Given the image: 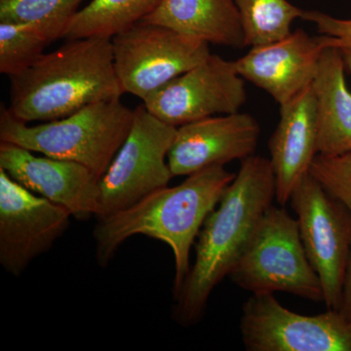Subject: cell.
I'll return each instance as SVG.
<instances>
[{
	"label": "cell",
	"mask_w": 351,
	"mask_h": 351,
	"mask_svg": "<svg viewBox=\"0 0 351 351\" xmlns=\"http://www.w3.org/2000/svg\"><path fill=\"white\" fill-rule=\"evenodd\" d=\"M346 68L339 48L327 46L323 49L313 83L318 154L351 152V92L346 85Z\"/></svg>",
	"instance_id": "obj_16"
},
{
	"label": "cell",
	"mask_w": 351,
	"mask_h": 351,
	"mask_svg": "<svg viewBox=\"0 0 351 351\" xmlns=\"http://www.w3.org/2000/svg\"><path fill=\"white\" fill-rule=\"evenodd\" d=\"M0 169L34 195L66 208L80 221L101 216L100 179L82 164L36 156L25 147L1 142Z\"/></svg>",
	"instance_id": "obj_12"
},
{
	"label": "cell",
	"mask_w": 351,
	"mask_h": 351,
	"mask_svg": "<svg viewBox=\"0 0 351 351\" xmlns=\"http://www.w3.org/2000/svg\"><path fill=\"white\" fill-rule=\"evenodd\" d=\"M228 277L252 294L282 292L324 301L322 283L307 258L297 219L284 206L272 205L267 210Z\"/></svg>",
	"instance_id": "obj_5"
},
{
	"label": "cell",
	"mask_w": 351,
	"mask_h": 351,
	"mask_svg": "<svg viewBox=\"0 0 351 351\" xmlns=\"http://www.w3.org/2000/svg\"><path fill=\"white\" fill-rule=\"evenodd\" d=\"M51 44L47 36L34 25L0 22V73L18 75L43 56Z\"/></svg>",
	"instance_id": "obj_21"
},
{
	"label": "cell",
	"mask_w": 351,
	"mask_h": 351,
	"mask_svg": "<svg viewBox=\"0 0 351 351\" xmlns=\"http://www.w3.org/2000/svg\"><path fill=\"white\" fill-rule=\"evenodd\" d=\"M246 101L245 80L234 61L211 54L147 97L143 105L157 119L179 127L239 112Z\"/></svg>",
	"instance_id": "obj_10"
},
{
	"label": "cell",
	"mask_w": 351,
	"mask_h": 351,
	"mask_svg": "<svg viewBox=\"0 0 351 351\" xmlns=\"http://www.w3.org/2000/svg\"><path fill=\"white\" fill-rule=\"evenodd\" d=\"M274 198L276 176L269 159L255 154L243 159L198 234L195 263L174 297L178 324L191 326L201 319L212 291L230 276Z\"/></svg>",
	"instance_id": "obj_1"
},
{
	"label": "cell",
	"mask_w": 351,
	"mask_h": 351,
	"mask_svg": "<svg viewBox=\"0 0 351 351\" xmlns=\"http://www.w3.org/2000/svg\"><path fill=\"white\" fill-rule=\"evenodd\" d=\"M177 127L152 114L144 105L135 110L125 142L99 182L101 214L117 213L168 186L173 176L168 154Z\"/></svg>",
	"instance_id": "obj_7"
},
{
	"label": "cell",
	"mask_w": 351,
	"mask_h": 351,
	"mask_svg": "<svg viewBox=\"0 0 351 351\" xmlns=\"http://www.w3.org/2000/svg\"><path fill=\"white\" fill-rule=\"evenodd\" d=\"M162 0H91L64 32L66 39H112L151 15Z\"/></svg>",
	"instance_id": "obj_18"
},
{
	"label": "cell",
	"mask_w": 351,
	"mask_h": 351,
	"mask_svg": "<svg viewBox=\"0 0 351 351\" xmlns=\"http://www.w3.org/2000/svg\"><path fill=\"white\" fill-rule=\"evenodd\" d=\"M144 22L164 25L207 43L242 49L243 29L233 0H162Z\"/></svg>",
	"instance_id": "obj_17"
},
{
	"label": "cell",
	"mask_w": 351,
	"mask_h": 351,
	"mask_svg": "<svg viewBox=\"0 0 351 351\" xmlns=\"http://www.w3.org/2000/svg\"><path fill=\"white\" fill-rule=\"evenodd\" d=\"M276 176V199L285 206L318 154L317 117L313 85L280 107V120L269 138Z\"/></svg>",
	"instance_id": "obj_15"
},
{
	"label": "cell",
	"mask_w": 351,
	"mask_h": 351,
	"mask_svg": "<svg viewBox=\"0 0 351 351\" xmlns=\"http://www.w3.org/2000/svg\"><path fill=\"white\" fill-rule=\"evenodd\" d=\"M112 46L122 91L143 101L211 55L209 43L144 21L113 36Z\"/></svg>",
	"instance_id": "obj_6"
},
{
	"label": "cell",
	"mask_w": 351,
	"mask_h": 351,
	"mask_svg": "<svg viewBox=\"0 0 351 351\" xmlns=\"http://www.w3.org/2000/svg\"><path fill=\"white\" fill-rule=\"evenodd\" d=\"M239 10L245 46L276 43L292 32L291 25L304 10L288 0H233Z\"/></svg>",
	"instance_id": "obj_19"
},
{
	"label": "cell",
	"mask_w": 351,
	"mask_h": 351,
	"mask_svg": "<svg viewBox=\"0 0 351 351\" xmlns=\"http://www.w3.org/2000/svg\"><path fill=\"white\" fill-rule=\"evenodd\" d=\"M66 208L29 191L0 169V265L19 277L69 228Z\"/></svg>",
	"instance_id": "obj_11"
},
{
	"label": "cell",
	"mask_w": 351,
	"mask_h": 351,
	"mask_svg": "<svg viewBox=\"0 0 351 351\" xmlns=\"http://www.w3.org/2000/svg\"><path fill=\"white\" fill-rule=\"evenodd\" d=\"M324 48L320 36L313 38L300 29L276 43L252 47L234 61L235 68L245 82L282 107L313 85Z\"/></svg>",
	"instance_id": "obj_14"
},
{
	"label": "cell",
	"mask_w": 351,
	"mask_h": 351,
	"mask_svg": "<svg viewBox=\"0 0 351 351\" xmlns=\"http://www.w3.org/2000/svg\"><path fill=\"white\" fill-rule=\"evenodd\" d=\"M84 0H0V22L38 27L51 41L63 38Z\"/></svg>",
	"instance_id": "obj_20"
},
{
	"label": "cell",
	"mask_w": 351,
	"mask_h": 351,
	"mask_svg": "<svg viewBox=\"0 0 351 351\" xmlns=\"http://www.w3.org/2000/svg\"><path fill=\"white\" fill-rule=\"evenodd\" d=\"M343 53V60H345L346 66L351 73V48H345L341 49Z\"/></svg>",
	"instance_id": "obj_25"
},
{
	"label": "cell",
	"mask_w": 351,
	"mask_h": 351,
	"mask_svg": "<svg viewBox=\"0 0 351 351\" xmlns=\"http://www.w3.org/2000/svg\"><path fill=\"white\" fill-rule=\"evenodd\" d=\"M135 110L117 100L92 104L64 119L29 126L0 108V141L86 166L99 179L125 142Z\"/></svg>",
	"instance_id": "obj_4"
},
{
	"label": "cell",
	"mask_w": 351,
	"mask_h": 351,
	"mask_svg": "<svg viewBox=\"0 0 351 351\" xmlns=\"http://www.w3.org/2000/svg\"><path fill=\"white\" fill-rule=\"evenodd\" d=\"M309 174L351 213V152L314 157Z\"/></svg>",
	"instance_id": "obj_22"
},
{
	"label": "cell",
	"mask_w": 351,
	"mask_h": 351,
	"mask_svg": "<svg viewBox=\"0 0 351 351\" xmlns=\"http://www.w3.org/2000/svg\"><path fill=\"white\" fill-rule=\"evenodd\" d=\"M339 311L351 326V248L348 263H346L343 294H341V306H339Z\"/></svg>",
	"instance_id": "obj_24"
},
{
	"label": "cell",
	"mask_w": 351,
	"mask_h": 351,
	"mask_svg": "<svg viewBox=\"0 0 351 351\" xmlns=\"http://www.w3.org/2000/svg\"><path fill=\"white\" fill-rule=\"evenodd\" d=\"M260 124L249 113L215 115L177 127L168 164L174 177L189 176L254 156Z\"/></svg>",
	"instance_id": "obj_13"
},
{
	"label": "cell",
	"mask_w": 351,
	"mask_h": 351,
	"mask_svg": "<svg viewBox=\"0 0 351 351\" xmlns=\"http://www.w3.org/2000/svg\"><path fill=\"white\" fill-rule=\"evenodd\" d=\"M307 258L322 283L327 309L338 311L351 248V213L307 173L291 195Z\"/></svg>",
	"instance_id": "obj_8"
},
{
	"label": "cell",
	"mask_w": 351,
	"mask_h": 351,
	"mask_svg": "<svg viewBox=\"0 0 351 351\" xmlns=\"http://www.w3.org/2000/svg\"><path fill=\"white\" fill-rule=\"evenodd\" d=\"M239 326L248 351H351V326L339 311L302 315L274 294L252 295Z\"/></svg>",
	"instance_id": "obj_9"
},
{
	"label": "cell",
	"mask_w": 351,
	"mask_h": 351,
	"mask_svg": "<svg viewBox=\"0 0 351 351\" xmlns=\"http://www.w3.org/2000/svg\"><path fill=\"white\" fill-rule=\"evenodd\" d=\"M235 176L223 166H212L188 176L179 186L157 189L133 206L98 218L93 232L97 263L108 267L119 247L134 235L160 240L174 255L175 297L191 270V246Z\"/></svg>",
	"instance_id": "obj_2"
},
{
	"label": "cell",
	"mask_w": 351,
	"mask_h": 351,
	"mask_svg": "<svg viewBox=\"0 0 351 351\" xmlns=\"http://www.w3.org/2000/svg\"><path fill=\"white\" fill-rule=\"evenodd\" d=\"M302 19L315 25L324 47L351 48V19H339L316 10H304Z\"/></svg>",
	"instance_id": "obj_23"
},
{
	"label": "cell",
	"mask_w": 351,
	"mask_h": 351,
	"mask_svg": "<svg viewBox=\"0 0 351 351\" xmlns=\"http://www.w3.org/2000/svg\"><path fill=\"white\" fill-rule=\"evenodd\" d=\"M9 112L25 123L64 119L123 95L113 64L112 39H66L29 69L10 76Z\"/></svg>",
	"instance_id": "obj_3"
}]
</instances>
